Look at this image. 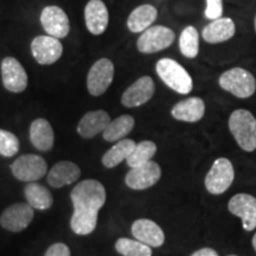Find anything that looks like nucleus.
<instances>
[{"instance_id":"obj_1","label":"nucleus","mask_w":256,"mask_h":256,"mask_svg":"<svg viewBox=\"0 0 256 256\" xmlns=\"http://www.w3.org/2000/svg\"><path fill=\"white\" fill-rule=\"evenodd\" d=\"M106 197L104 186L96 179H86L75 185L70 194L74 206L70 226L76 235L86 236L94 232Z\"/></svg>"},{"instance_id":"obj_2","label":"nucleus","mask_w":256,"mask_h":256,"mask_svg":"<svg viewBox=\"0 0 256 256\" xmlns=\"http://www.w3.org/2000/svg\"><path fill=\"white\" fill-rule=\"evenodd\" d=\"M229 130L243 151L256 150V119L247 110H234L229 118Z\"/></svg>"},{"instance_id":"obj_3","label":"nucleus","mask_w":256,"mask_h":256,"mask_svg":"<svg viewBox=\"0 0 256 256\" xmlns=\"http://www.w3.org/2000/svg\"><path fill=\"white\" fill-rule=\"evenodd\" d=\"M156 72L160 80L178 94H190L194 88L190 74L177 60L171 58L159 60L156 62Z\"/></svg>"},{"instance_id":"obj_4","label":"nucleus","mask_w":256,"mask_h":256,"mask_svg":"<svg viewBox=\"0 0 256 256\" xmlns=\"http://www.w3.org/2000/svg\"><path fill=\"white\" fill-rule=\"evenodd\" d=\"M218 83L220 88L240 98H250L256 90L255 78L243 68H232L224 72Z\"/></svg>"},{"instance_id":"obj_5","label":"nucleus","mask_w":256,"mask_h":256,"mask_svg":"<svg viewBox=\"0 0 256 256\" xmlns=\"http://www.w3.org/2000/svg\"><path fill=\"white\" fill-rule=\"evenodd\" d=\"M234 178L235 171L232 162L226 158H218L206 174L204 183L211 194H222L232 186Z\"/></svg>"},{"instance_id":"obj_6","label":"nucleus","mask_w":256,"mask_h":256,"mask_svg":"<svg viewBox=\"0 0 256 256\" xmlns=\"http://www.w3.org/2000/svg\"><path fill=\"white\" fill-rule=\"evenodd\" d=\"M11 171L14 178L20 182L40 180L46 174L48 164L43 156L37 154H23L11 164Z\"/></svg>"},{"instance_id":"obj_7","label":"nucleus","mask_w":256,"mask_h":256,"mask_svg":"<svg viewBox=\"0 0 256 256\" xmlns=\"http://www.w3.org/2000/svg\"><path fill=\"white\" fill-rule=\"evenodd\" d=\"M174 38L176 34L171 28L162 25H156L142 32L138 40L136 46L138 50L142 54H156L171 46Z\"/></svg>"},{"instance_id":"obj_8","label":"nucleus","mask_w":256,"mask_h":256,"mask_svg":"<svg viewBox=\"0 0 256 256\" xmlns=\"http://www.w3.org/2000/svg\"><path fill=\"white\" fill-rule=\"evenodd\" d=\"M114 80V64L108 58H100L92 64L88 72L87 88L89 94L100 96L110 87Z\"/></svg>"},{"instance_id":"obj_9","label":"nucleus","mask_w":256,"mask_h":256,"mask_svg":"<svg viewBox=\"0 0 256 256\" xmlns=\"http://www.w3.org/2000/svg\"><path fill=\"white\" fill-rule=\"evenodd\" d=\"M34 210L28 203L12 204L0 215V226L11 232H23L34 220Z\"/></svg>"},{"instance_id":"obj_10","label":"nucleus","mask_w":256,"mask_h":256,"mask_svg":"<svg viewBox=\"0 0 256 256\" xmlns=\"http://www.w3.org/2000/svg\"><path fill=\"white\" fill-rule=\"evenodd\" d=\"M162 178V168L154 162L132 168L124 177V183L132 190H146L156 185Z\"/></svg>"},{"instance_id":"obj_11","label":"nucleus","mask_w":256,"mask_h":256,"mask_svg":"<svg viewBox=\"0 0 256 256\" xmlns=\"http://www.w3.org/2000/svg\"><path fill=\"white\" fill-rule=\"evenodd\" d=\"M31 52L37 63L42 66H50L56 63L63 54V46L58 38L37 36L31 43Z\"/></svg>"},{"instance_id":"obj_12","label":"nucleus","mask_w":256,"mask_h":256,"mask_svg":"<svg viewBox=\"0 0 256 256\" xmlns=\"http://www.w3.org/2000/svg\"><path fill=\"white\" fill-rule=\"evenodd\" d=\"M2 80L6 90L16 94L24 92L28 87V74L14 57H5L2 60Z\"/></svg>"},{"instance_id":"obj_13","label":"nucleus","mask_w":256,"mask_h":256,"mask_svg":"<svg viewBox=\"0 0 256 256\" xmlns=\"http://www.w3.org/2000/svg\"><path fill=\"white\" fill-rule=\"evenodd\" d=\"M228 210L242 220L243 229L252 232L256 228V198L248 194H238L228 203Z\"/></svg>"},{"instance_id":"obj_14","label":"nucleus","mask_w":256,"mask_h":256,"mask_svg":"<svg viewBox=\"0 0 256 256\" xmlns=\"http://www.w3.org/2000/svg\"><path fill=\"white\" fill-rule=\"evenodd\" d=\"M156 92L154 81L150 76H142L130 84L121 96V104L127 108L139 107L153 98Z\"/></svg>"},{"instance_id":"obj_15","label":"nucleus","mask_w":256,"mask_h":256,"mask_svg":"<svg viewBox=\"0 0 256 256\" xmlns=\"http://www.w3.org/2000/svg\"><path fill=\"white\" fill-rule=\"evenodd\" d=\"M40 23L44 31L51 37L64 38L70 31L69 18L58 6H46L40 14Z\"/></svg>"},{"instance_id":"obj_16","label":"nucleus","mask_w":256,"mask_h":256,"mask_svg":"<svg viewBox=\"0 0 256 256\" xmlns=\"http://www.w3.org/2000/svg\"><path fill=\"white\" fill-rule=\"evenodd\" d=\"M81 177V168L70 160H60L56 162L48 172V183L50 186L60 188L78 180Z\"/></svg>"},{"instance_id":"obj_17","label":"nucleus","mask_w":256,"mask_h":256,"mask_svg":"<svg viewBox=\"0 0 256 256\" xmlns=\"http://www.w3.org/2000/svg\"><path fill=\"white\" fill-rule=\"evenodd\" d=\"M132 234L136 240L145 243L148 247L159 248L165 242V234L162 229L151 220H136L132 224Z\"/></svg>"},{"instance_id":"obj_18","label":"nucleus","mask_w":256,"mask_h":256,"mask_svg":"<svg viewBox=\"0 0 256 256\" xmlns=\"http://www.w3.org/2000/svg\"><path fill=\"white\" fill-rule=\"evenodd\" d=\"M86 26L90 34L98 36L106 31L110 23V14L102 0H90L84 8Z\"/></svg>"},{"instance_id":"obj_19","label":"nucleus","mask_w":256,"mask_h":256,"mask_svg":"<svg viewBox=\"0 0 256 256\" xmlns=\"http://www.w3.org/2000/svg\"><path fill=\"white\" fill-rule=\"evenodd\" d=\"M110 114L106 110H92L86 113L78 124V133L84 139H92L98 134L104 133L110 122Z\"/></svg>"},{"instance_id":"obj_20","label":"nucleus","mask_w":256,"mask_h":256,"mask_svg":"<svg viewBox=\"0 0 256 256\" xmlns=\"http://www.w3.org/2000/svg\"><path fill=\"white\" fill-rule=\"evenodd\" d=\"M206 114V104L200 98H188L179 101L171 110V115L176 120L184 122H197Z\"/></svg>"},{"instance_id":"obj_21","label":"nucleus","mask_w":256,"mask_h":256,"mask_svg":"<svg viewBox=\"0 0 256 256\" xmlns=\"http://www.w3.org/2000/svg\"><path fill=\"white\" fill-rule=\"evenodd\" d=\"M236 32L235 23L232 18H218L203 28L202 36L210 44L222 43L234 37Z\"/></svg>"},{"instance_id":"obj_22","label":"nucleus","mask_w":256,"mask_h":256,"mask_svg":"<svg viewBox=\"0 0 256 256\" xmlns=\"http://www.w3.org/2000/svg\"><path fill=\"white\" fill-rule=\"evenodd\" d=\"M30 140L38 151L49 152L55 142V133L46 119H36L30 126Z\"/></svg>"},{"instance_id":"obj_23","label":"nucleus","mask_w":256,"mask_h":256,"mask_svg":"<svg viewBox=\"0 0 256 256\" xmlns=\"http://www.w3.org/2000/svg\"><path fill=\"white\" fill-rule=\"evenodd\" d=\"M156 17H158V11L154 6L148 4L138 6L130 12V17L127 19V26L130 31L139 34V32H144L151 28Z\"/></svg>"},{"instance_id":"obj_24","label":"nucleus","mask_w":256,"mask_h":256,"mask_svg":"<svg viewBox=\"0 0 256 256\" xmlns=\"http://www.w3.org/2000/svg\"><path fill=\"white\" fill-rule=\"evenodd\" d=\"M24 194L28 204L34 209L48 210L54 204V197L51 192L37 182L28 183L24 188Z\"/></svg>"},{"instance_id":"obj_25","label":"nucleus","mask_w":256,"mask_h":256,"mask_svg":"<svg viewBox=\"0 0 256 256\" xmlns=\"http://www.w3.org/2000/svg\"><path fill=\"white\" fill-rule=\"evenodd\" d=\"M136 145V142L132 139L119 140L102 156V164L107 168H115V166L121 164L124 160H127L130 153L133 152Z\"/></svg>"},{"instance_id":"obj_26","label":"nucleus","mask_w":256,"mask_h":256,"mask_svg":"<svg viewBox=\"0 0 256 256\" xmlns=\"http://www.w3.org/2000/svg\"><path fill=\"white\" fill-rule=\"evenodd\" d=\"M134 124H136V121H134L133 116L121 115V116L116 118V119L108 124V126L106 127L104 133H102L104 134V139L110 142L122 140L124 139V136L132 132Z\"/></svg>"},{"instance_id":"obj_27","label":"nucleus","mask_w":256,"mask_h":256,"mask_svg":"<svg viewBox=\"0 0 256 256\" xmlns=\"http://www.w3.org/2000/svg\"><path fill=\"white\" fill-rule=\"evenodd\" d=\"M179 50L186 58H194L200 52V34L196 28L186 26L179 37Z\"/></svg>"},{"instance_id":"obj_28","label":"nucleus","mask_w":256,"mask_h":256,"mask_svg":"<svg viewBox=\"0 0 256 256\" xmlns=\"http://www.w3.org/2000/svg\"><path fill=\"white\" fill-rule=\"evenodd\" d=\"M156 144L153 142H150V140H144V142L136 144V147H134L133 152L130 153L126 160L127 165L132 168L145 164L147 162H151L156 154Z\"/></svg>"},{"instance_id":"obj_29","label":"nucleus","mask_w":256,"mask_h":256,"mask_svg":"<svg viewBox=\"0 0 256 256\" xmlns=\"http://www.w3.org/2000/svg\"><path fill=\"white\" fill-rule=\"evenodd\" d=\"M115 249L122 256H152L151 247L138 240L121 238L115 243Z\"/></svg>"},{"instance_id":"obj_30","label":"nucleus","mask_w":256,"mask_h":256,"mask_svg":"<svg viewBox=\"0 0 256 256\" xmlns=\"http://www.w3.org/2000/svg\"><path fill=\"white\" fill-rule=\"evenodd\" d=\"M19 147H20V144L14 133L0 130V156L11 158L17 154Z\"/></svg>"},{"instance_id":"obj_31","label":"nucleus","mask_w":256,"mask_h":256,"mask_svg":"<svg viewBox=\"0 0 256 256\" xmlns=\"http://www.w3.org/2000/svg\"><path fill=\"white\" fill-rule=\"evenodd\" d=\"M223 2L222 0H206V17L210 20L222 18Z\"/></svg>"},{"instance_id":"obj_32","label":"nucleus","mask_w":256,"mask_h":256,"mask_svg":"<svg viewBox=\"0 0 256 256\" xmlns=\"http://www.w3.org/2000/svg\"><path fill=\"white\" fill-rule=\"evenodd\" d=\"M44 256H72V252L64 243H54L48 248Z\"/></svg>"},{"instance_id":"obj_33","label":"nucleus","mask_w":256,"mask_h":256,"mask_svg":"<svg viewBox=\"0 0 256 256\" xmlns=\"http://www.w3.org/2000/svg\"><path fill=\"white\" fill-rule=\"evenodd\" d=\"M191 256H220L215 249L212 248H202L200 250L194 252Z\"/></svg>"},{"instance_id":"obj_34","label":"nucleus","mask_w":256,"mask_h":256,"mask_svg":"<svg viewBox=\"0 0 256 256\" xmlns=\"http://www.w3.org/2000/svg\"><path fill=\"white\" fill-rule=\"evenodd\" d=\"M252 247H254L255 252H256V234L254 236H252Z\"/></svg>"},{"instance_id":"obj_35","label":"nucleus","mask_w":256,"mask_h":256,"mask_svg":"<svg viewBox=\"0 0 256 256\" xmlns=\"http://www.w3.org/2000/svg\"><path fill=\"white\" fill-rule=\"evenodd\" d=\"M254 24H255V31H256V17H255V20H254Z\"/></svg>"},{"instance_id":"obj_36","label":"nucleus","mask_w":256,"mask_h":256,"mask_svg":"<svg viewBox=\"0 0 256 256\" xmlns=\"http://www.w3.org/2000/svg\"><path fill=\"white\" fill-rule=\"evenodd\" d=\"M229 256H236V255H229Z\"/></svg>"}]
</instances>
